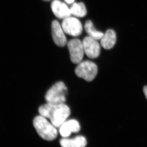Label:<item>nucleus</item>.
Instances as JSON below:
<instances>
[{
	"mask_svg": "<svg viewBox=\"0 0 147 147\" xmlns=\"http://www.w3.org/2000/svg\"><path fill=\"white\" fill-rule=\"evenodd\" d=\"M46 119L40 115L36 116L34 119L33 125L41 138L47 141H53L57 137V130Z\"/></svg>",
	"mask_w": 147,
	"mask_h": 147,
	"instance_id": "nucleus-2",
	"label": "nucleus"
},
{
	"mask_svg": "<svg viewBox=\"0 0 147 147\" xmlns=\"http://www.w3.org/2000/svg\"><path fill=\"white\" fill-rule=\"evenodd\" d=\"M65 2L68 4H71L73 3L74 0H64Z\"/></svg>",
	"mask_w": 147,
	"mask_h": 147,
	"instance_id": "nucleus-15",
	"label": "nucleus"
},
{
	"mask_svg": "<svg viewBox=\"0 0 147 147\" xmlns=\"http://www.w3.org/2000/svg\"><path fill=\"white\" fill-rule=\"evenodd\" d=\"M43 1H50V0H43Z\"/></svg>",
	"mask_w": 147,
	"mask_h": 147,
	"instance_id": "nucleus-17",
	"label": "nucleus"
},
{
	"mask_svg": "<svg viewBox=\"0 0 147 147\" xmlns=\"http://www.w3.org/2000/svg\"><path fill=\"white\" fill-rule=\"evenodd\" d=\"M38 111L40 115L49 119L57 128L66 121L71 113L69 107L65 103L58 105L46 103L40 106Z\"/></svg>",
	"mask_w": 147,
	"mask_h": 147,
	"instance_id": "nucleus-1",
	"label": "nucleus"
},
{
	"mask_svg": "<svg viewBox=\"0 0 147 147\" xmlns=\"http://www.w3.org/2000/svg\"><path fill=\"white\" fill-rule=\"evenodd\" d=\"M69 9L71 14L76 17L82 18L87 13L86 6L82 2L73 3Z\"/></svg>",
	"mask_w": 147,
	"mask_h": 147,
	"instance_id": "nucleus-13",
	"label": "nucleus"
},
{
	"mask_svg": "<svg viewBox=\"0 0 147 147\" xmlns=\"http://www.w3.org/2000/svg\"><path fill=\"white\" fill-rule=\"evenodd\" d=\"M116 40L115 32L112 29H109L107 30L100 39V45L104 49L110 50L115 46Z\"/></svg>",
	"mask_w": 147,
	"mask_h": 147,
	"instance_id": "nucleus-11",
	"label": "nucleus"
},
{
	"mask_svg": "<svg viewBox=\"0 0 147 147\" xmlns=\"http://www.w3.org/2000/svg\"><path fill=\"white\" fill-rule=\"evenodd\" d=\"M67 89L63 82H57L46 93L45 100L47 103L53 105L63 104L66 101Z\"/></svg>",
	"mask_w": 147,
	"mask_h": 147,
	"instance_id": "nucleus-3",
	"label": "nucleus"
},
{
	"mask_svg": "<svg viewBox=\"0 0 147 147\" xmlns=\"http://www.w3.org/2000/svg\"><path fill=\"white\" fill-rule=\"evenodd\" d=\"M144 92L146 98L147 99V86H145L144 88Z\"/></svg>",
	"mask_w": 147,
	"mask_h": 147,
	"instance_id": "nucleus-16",
	"label": "nucleus"
},
{
	"mask_svg": "<svg viewBox=\"0 0 147 147\" xmlns=\"http://www.w3.org/2000/svg\"><path fill=\"white\" fill-rule=\"evenodd\" d=\"M61 26L64 32L71 36H79L83 31V27L80 21L75 17L70 16L63 19Z\"/></svg>",
	"mask_w": 147,
	"mask_h": 147,
	"instance_id": "nucleus-5",
	"label": "nucleus"
},
{
	"mask_svg": "<svg viewBox=\"0 0 147 147\" xmlns=\"http://www.w3.org/2000/svg\"><path fill=\"white\" fill-rule=\"evenodd\" d=\"M63 29L58 21L54 20L52 24V34L53 41L58 46L63 47L67 42Z\"/></svg>",
	"mask_w": 147,
	"mask_h": 147,
	"instance_id": "nucleus-8",
	"label": "nucleus"
},
{
	"mask_svg": "<svg viewBox=\"0 0 147 147\" xmlns=\"http://www.w3.org/2000/svg\"><path fill=\"white\" fill-rule=\"evenodd\" d=\"M98 72L97 65L90 61L79 63L75 70L76 76L87 82H91L95 78Z\"/></svg>",
	"mask_w": 147,
	"mask_h": 147,
	"instance_id": "nucleus-4",
	"label": "nucleus"
},
{
	"mask_svg": "<svg viewBox=\"0 0 147 147\" xmlns=\"http://www.w3.org/2000/svg\"><path fill=\"white\" fill-rule=\"evenodd\" d=\"M84 53L90 59L97 58L100 54V46L97 40L89 36L84 38L83 41Z\"/></svg>",
	"mask_w": 147,
	"mask_h": 147,
	"instance_id": "nucleus-7",
	"label": "nucleus"
},
{
	"mask_svg": "<svg viewBox=\"0 0 147 147\" xmlns=\"http://www.w3.org/2000/svg\"><path fill=\"white\" fill-rule=\"evenodd\" d=\"M60 144L63 147H84L86 146L87 142L84 136H78L73 139L64 138L61 139Z\"/></svg>",
	"mask_w": 147,
	"mask_h": 147,
	"instance_id": "nucleus-12",
	"label": "nucleus"
},
{
	"mask_svg": "<svg viewBox=\"0 0 147 147\" xmlns=\"http://www.w3.org/2000/svg\"><path fill=\"white\" fill-rule=\"evenodd\" d=\"M70 60L74 64H79L84 57V50L83 42L77 38L69 40L67 43Z\"/></svg>",
	"mask_w": 147,
	"mask_h": 147,
	"instance_id": "nucleus-6",
	"label": "nucleus"
},
{
	"mask_svg": "<svg viewBox=\"0 0 147 147\" xmlns=\"http://www.w3.org/2000/svg\"><path fill=\"white\" fill-rule=\"evenodd\" d=\"M81 126L79 122L75 119H70L65 121L59 127L60 134L63 138L70 136L71 133H77L80 131Z\"/></svg>",
	"mask_w": 147,
	"mask_h": 147,
	"instance_id": "nucleus-9",
	"label": "nucleus"
},
{
	"mask_svg": "<svg viewBox=\"0 0 147 147\" xmlns=\"http://www.w3.org/2000/svg\"><path fill=\"white\" fill-rule=\"evenodd\" d=\"M84 27L85 30L87 34L88 35V36L96 40L101 39L104 35L102 32L98 31L95 28L92 22L90 20H88L86 21Z\"/></svg>",
	"mask_w": 147,
	"mask_h": 147,
	"instance_id": "nucleus-14",
	"label": "nucleus"
},
{
	"mask_svg": "<svg viewBox=\"0 0 147 147\" xmlns=\"http://www.w3.org/2000/svg\"><path fill=\"white\" fill-rule=\"evenodd\" d=\"M51 7L55 16L59 19H64L71 15L69 8L65 3L59 0L53 1Z\"/></svg>",
	"mask_w": 147,
	"mask_h": 147,
	"instance_id": "nucleus-10",
	"label": "nucleus"
}]
</instances>
